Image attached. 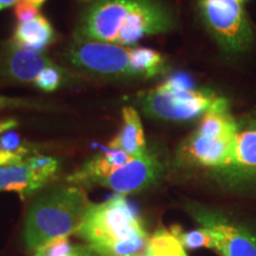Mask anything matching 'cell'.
Here are the masks:
<instances>
[{
	"label": "cell",
	"instance_id": "6da1fadb",
	"mask_svg": "<svg viewBox=\"0 0 256 256\" xmlns=\"http://www.w3.org/2000/svg\"><path fill=\"white\" fill-rule=\"evenodd\" d=\"M174 26L172 14L159 0H94L82 14L75 36L78 42L130 46Z\"/></svg>",
	"mask_w": 256,
	"mask_h": 256
},
{
	"label": "cell",
	"instance_id": "7a4b0ae2",
	"mask_svg": "<svg viewBox=\"0 0 256 256\" xmlns=\"http://www.w3.org/2000/svg\"><path fill=\"white\" fill-rule=\"evenodd\" d=\"M75 235L98 256H142L148 234L122 194L90 203Z\"/></svg>",
	"mask_w": 256,
	"mask_h": 256
},
{
	"label": "cell",
	"instance_id": "3957f363",
	"mask_svg": "<svg viewBox=\"0 0 256 256\" xmlns=\"http://www.w3.org/2000/svg\"><path fill=\"white\" fill-rule=\"evenodd\" d=\"M90 202L82 186H58L32 203L25 220L24 238L36 252L46 242L75 234Z\"/></svg>",
	"mask_w": 256,
	"mask_h": 256
},
{
	"label": "cell",
	"instance_id": "277c9868",
	"mask_svg": "<svg viewBox=\"0 0 256 256\" xmlns=\"http://www.w3.org/2000/svg\"><path fill=\"white\" fill-rule=\"evenodd\" d=\"M144 113L153 119L188 121L229 108L228 101L210 89H172L164 86L140 95Z\"/></svg>",
	"mask_w": 256,
	"mask_h": 256
},
{
	"label": "cell",
	"instance_id": "5b68a950",
	"mask_svg": "<svg viewBox=\"0 0 256 256\" xmlns=\"http://www.w3.org/2000/svg\"><path fill=\"white\" fill-rule=\"evenodd\" d=\"M204 23L226 52H243L254 42V32L240 0H200Z\"/></svg>",
	"mask_w": 256,
	"mask_h": 256
},
{
	"label": "cell",
	"instance_id": "8992f818",
	"mask_svg": "<svg viewBox=\"0 0 256 256\" xmlns=\"http://www.w3.org/2000/svg\"><path fill=\"white\" fill-rule=\"evenodd\" d=\"M130 50L104 42H78L66 51L72 66L108 78H136L130 66Z\"/></svg>",
	"mask_w": 256,
	"mask_h": 256
},
{
	"label": "cell",
	"instance_id": "52a82bcc",
	"mask_svg": "<svg viewBox=\"0 0 256 256\" xmlns=\"http://www.w3.org/2000/svg\"><path fill=\"white\" fill-rule=\"evenodd\" d=\"M235 136H206L194 130L178 147V162L186 168L208 170L220 177L232 158Z\"/></svg>",
	"mask_w": 256,
	"mask_h": 256
},
{
	"label": "cell",
	"instance_id": "ba28073f",
	"mask_svg": "<svg viewBox=\"0 0 256 256\" xmlns=\"http://www.w3.org/2000/svg\"><path fill=\"white\" fill-rule=\"evenodd\" d=\"M58 171L52 156H34L19 164L0 168V191L17 192L22 200L50 183Z\"/></svg>",
	"mask_w": 256,
	"mask_h": 256
},
{
	"label": "cell",
	"instance_id": "9c48e42d",
	"mask_svg": "<svg viewBox=\"0 0 256 256\" xmlns=\"http://www.w3.org/2000/svg\"><path fill=\"white\" fill-rule=\"evenodd\" d=\"M194 218L212 234V249L220 256H256V236L244 226L209 211H197Z\"/></svg>",
	"mask_w": 256,
	"mask_h": 256
},
{
	"label": "cell",
	"instance_id": "30bf717a",
	"mask_svg": "<svg viewBox=\"0 0 256 256\" xmlns=\"http://www.w3.org/2000/svg\"><path fill=\"white\" fill-rule=\"evenodd\" d=\"M162 174V165L156 156L146 154L133 158L126 165L115 170L98 185L112 188L116 194H132L154 185Z\"/></svg>",
	"mask_w": 256,
	"mask_h": 256
},
{
	"label": "cell",
	"instance_id": "8fae6325",
	"mask_svg": "<svg viewBox=\"0 0 256 256\" xmlns=\"http://www.w3.org/2000/svg\"><path fill=\"white\" fill-rule=\"evenodd\" d=\"M220 178L232 184L256 183V115L238 120L232 158Z\"/></svg>",
	"mask_w": 256,
	"mask_h": 256
},
{
	"label": "cell",
	"instance_id": "7c38bea8",
	"mask_svg": "<svg viewBox=\"0 0 256 256\" xmlns=\"http://www.w3.org/2000/svg\"><path fill=\"white\" fill-rule=\"evenodd\" d=\"M55 66L49 57L19 46L10 40L0 49V78L14 83H31L48 66Z\"/></svg>",
	"mask_w": 256,
	"mask_h": 256
},
{
	"label": "cell",
	"instance_id": "4fadbf2b",
	"mask_svg": "<svg viewBox=\"0 0 256 256\" xmlns=\"http://www.w3.org/2000/svg\"><path fill=\"white\" fill-rule=\"evenodd\" d=\"M133 159L121 150L110 148L104 153L92 156L78 172L69 176L66 180L78 185H98L101 180L113 174L115 170L126 165Z\"/></svg>",
	"mask_w": 256,
	"mask_h": 256
},
{
	"label": "cell",
	"instance_id": "5bb4252c",
	"mask_svg": "<svg viewBox=\"0 0 256 256\" xmlns=\"http://www.w3.org/2000/svg\"><path fill=\"white\" fill-rule=\"evenodd\" d=\"M124 124L120 132L110 142V148L121 150L133 158L146 154V140L139 114L133 107H124Z\"/></svg>",
	"mask_w": 256,
	"mask_h": 256
},
{
	"label": "cell",
	"instance_id": "9a60e30c",
	"mask_svg": "<svg viewBox=\"0 0 256 256\" xmlns=\"http://www.w3.org/2000/svg\"><path fill=\"white\" fill-rule=\"evenodd\" d=\"M55 40V31L50 22L43 16H38L26 23H18L12 40L25 49L42 52Z\"/></svg>",
	"mask_w": 256,
	"mask_h": 256
},
{
	"label": "cell",
	"instance_id": "2e32d148",
	"mask_svg": "<svg viewBox=\"0 0 256 256\" xmlns=\"http://www.w3.org/2000/svg\"><path fill=\"white\" fill-rule=\"evenodd\" d=\"M130 60L136 78H151L165 72L168 69L165 57L148 48H136L130 50Z\"/></svg>",
	"mask_w": 256,
	"mask_h": 256
},
{
	"label": "cell",
	"instance_id": "e0dca14e",
	"mask_svg": "<svg viewBox=\"0 0 256 256\" xmlns=\"http://www.w3.org/2000/svg\"><path fill=\"white\" fill-rule=\"evenodd\" d=\"M142 256H188L180 241L168 230L159 228L150 236L146 252Z\"/></svg>",
	"mask_w": 256,
	"mask_h": 256
},
{
	"label": "cell",
	"instance_id": "ac0fdd59",
	"mask_svg": "<svg viewBox=\"0 0 256 256\" xmlns=\"http://www.w3.org/2000/svg\"><path fill=\"white\" fill-rule=\"evenodd\" d=\"M171 232L180 241L185 249L197 248H214L212 234L206 226H200V229L185 232L179 226H174Z\"/></svg>",
	"mask_w": 256,
	"mask_h": 256
},
{
	"label": "cell",
	"instance_id": "d6986e66",
	"mask_svg": "<svg viewBox=\"0 0 256 256\" xmlns=\"http://www.w3.org/2000/svg\"><path fill=\"white\" fill-rule=\"evenodd\" d=\"M63 74L62 70L56 66H48L42 72L34 81L37 88L44 92H54L62 84Z\"/></svg>",
	"mask_w": 256,
	"mask_h": 256
},
{
	"label": "cell",
	"instance_id": "ffe728a7",
	"mask_svg": "<svg viewBox=\"0 0 256 256\" xmlns=\"http://www.w3.org/2000/svg\"><path fill=\"white\" fill-rule=\"evenodd\" d=\"M14 14L19 23H26L40 16V8L30 0H19L14 6Z\"/></svg>",
	"mask_w": 256,
	"mask_h": 256
},
{
	"label": "cell",
	"instance_id": "44dd1931",
	"mask_svg": "<svg viewBox=\"0 0 256 256\" xmlns=\"http://www.w3.org/2000/svg\"><path fill=\"white\" fill-rule=\"evenodd\" d=\"M34 256H46V255H42V254H40V252H34ZM72 256H98V255H96L95 252H92V249L89 248L87 244H86V246L80 244L78 250L76 252L74 255H72Z\"/></svg>",
	"mask_w": 256,
	"mask_h": 256
},
{
	"label": "cell",
	"instance_id": "7402d4cb",
	"mask_svg": "<svg viewBox=\"0 0 256 256\" xmlns=\"http://www.w3.org/2000/svg\"><path fill=\"white\" fill-rule=\"evenodd\" d=\"M17 126H18V122L14 119L2 120L0 121V136L6 132H10V130H14V128Z\"/></svg>",
	"mask_w": 256,
	"mask_h": 256
},
{
	"label": "cell",
	"instance_id": "603a6c76",
	"mask_svg": "<svg viewBox=\"0 0 256 256\" xmlns=\"http://www.w3.org/2000/svg\"><path fill=\"white\" fill-rule=\"evenodd\" d=\"M19 0H0V11L4 8H11V6H14L17 4Z\"/></svg>",
	"mask_w": 256,
	"mask_h": 256
},
{
	"label": "cell",
	"instance_id": "cb8c5ba5",
	"mask_svg": "<svg viewBox=\"0 0 256 256\" xmlns=\"http://www.w3.org/2000/svg\"><path fill=\"white\" fill-rule=\"evenodd\" d=\"M30 2H32V4H34V5H36L38 8H40V6H42V5H43V4H44V2H46V0H30Z\"/></svg>",
	"mask_w": 256,
	"mask_h": 256
},
{
	"label": "cell",
	"instance_id": "d4e9b609",
	"mask_svg": "<svg viewBox=\"0 0 256 256\" xmlns=\"http://www.w3.org/2000/svg\"><path fill=\"white\" fill-rule=\"evenodd\" d=\"M6 104H8V100H6V98H0V108H2V106H5Z\"/></svg>",
	"mask_w": 256,
	"mask_h": 256
},
{
	"label": "cell",
	"instance_id": "484cf974",
	"mask_svg": "<svg viewBox=\"0 0 256 256\" xmlns=\"http://www.w3.org/2000/svg\"><path fill=\"white\" fill-rule=\"evenodd\" d=\"M240 2H242V4H243V2H246V0H240Z\"/></svg>",
	"mask_w": 256,
	"mask_h": 256
},
{
	"label": "cell",
	"instance_id": "4316f807",
	"mask_svg": "<svg viewBox=\"0 0 256 256\" xmlns=\"http://www.w3.org/2000/svg\"><path fill=\"white\" fill-rule=\"evenodd\" d=\"M82 2H89V0H82Z\"/></svg>",
	"mask_w": 256,
	"mask_h": 256
}]
</instances>
